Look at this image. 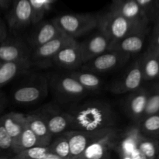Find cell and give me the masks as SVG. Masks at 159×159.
Returning <instances> with one entry per match:
<instances>
[{"mask_svg": "<svg viewBox=\"0 0 159 159\" xmlns=\"http://www.w3.org/2000/svg\"><path fill=\"white\" fill-rule=\"evenodd\" d=\"M66 111L71 116V130L93 131L110 128L114 127L117 120L111 105L99 99L71 103Z\"/></svg>", "mask_w": 159, "mask_h": 159, "instance_id": "6da1fadb", "label": "cell"}, {"mask_svg": "<svg viewBox=\"0 0 159 159\" xmlns=\"http://www.w3.org/2000/svg\"><path fill=\"white\" fill-rule=\"evenodd\" d=\"M98 29L111 40L141 32L143 23L132 21L112 10L98 15Z\"/></svg>", "mask_w": 159, "mask_h": 159, "instance_id": "7a4b0ae2", "label": "cell"}, {"mask_svg": "<svg viewBox=\"0 0 159 159\" xmlns=\"http://www.w3.org/2000/svg\"><path fill=\"white\" fill-rule=\"evenodd\" d=\"M48 85L56 100L62 104L80 102L89 93L68 73L53 74L48 79Z\"/></svg>", "mask_w": 159, "mask_h": 159, "instance_id": "3957f363", "label": "cell"}, {"mask_svg": "<svg viewBox=\"0 0 159 159\" xmlns=\"http://www.w3.org/2000/svg\"><path fill=\"white\" fill-rule=\"evenodd\" d=\"M63 34L76 39L91 32L98 26V15L94 13H72L54 19Z\"/></svg>", "mask_w": 159, "mask_h": 159, "instance_id": "277c9868", "label": "cell"}, {"mask_svg": "<svg viewBox=\"0 0 159 159\" xmlns=\"http://www.w3.org/2000/svg\"><path fill=\"white\" fill-rule=\"evenodd\" d=\"M48 79L41 75H34L28 82L14 90L12 99L18 104L37 103L48 96Z\"/></svg>", "mask_w": 159, "mask_h": 159, "instance_id": "5b68a950", "label": "cell"}, {"mask_svg": "<svg viewBox=\"0 0 159 159\" xmlns=\"http://www.w3.org/2000/svg\"><path fill=\"white\" fill-rule=\"evenodd\" d=\"M130 57V54L122 51H107L84 63L81 69L96 75L111 72L124 66Z\"/></svg>", "mask_w": 159, "mask_h": 159, "instance_id": "8992f818", "label": "cell"}, {"mask_svg": "<svg viewBox=\"0 0 159 159\" xmlns=\"http://www.w3.org/2000/svg\"><path fill=\"white\" fill-rule=\"evenodd\" d=\"M118 130L115 127L102 129L97 136L87 146L80 159H102L110 158L114 152Z\"/></svg>", "mask_w": 159, "mask_h": 159, "instance_id": "52a82bcc", "label": "cell"}, {"mask_svg": "<svg viewBox=\"0 0 159 159\" xmlns=\"http://www.w3.org/2000/svg\"><path fill=\"white\" fill-rule=\"evenodd\" d=\"M34 112L44 120L53 136L71 130V120L69 113L56 104L50 102Z\"/></svg>", "mask_w": 159, "mask_h": 159, "instance_id": "ba28073f", "label": "cell"}, {"mask_svg": "<svg viewBox=\"0 0 159 159\" xmlns=\"http://www.w3.org/2000/svg\"><path fill=\"white\" fill-rule=\"evenodd\" d=\"M140 138L139 132L136 127L129 128L121 133L118 131L114 152L123 159L144 158L138 149Z\"/></svg>", "mask_w": 159, "mask_h": 159, "instance_id": "9c48e42d", "label": "cell"}, {"mask_svg": "<svg viewBox=\"0 0 159 159\" xmlns=\"http://www.w3.org/2000/svg\"><path fill=\"white\" fill-rule=\"evenodd\" d=\"M143 79L141 65L138 61L130 65L111 83L110 92L114 94H125L140 88Z\"/></svg>", "mask_w": 159, "mask_h": 159, "instance_id": "30bf717a", "label": "cell"}, {"mask_svg": "<svg viewBox=\"0 0 159 159\" xmlns=\"http://www.w3.org/2000/svg\"><path fill=\"white\" fill-rule=\"evenodd\" d=\"M10 30L20 31L33 23V10L30 0H12V8L7 15Z\"/></svg>", "mask_w": 159, "mask_h": 159, "instance_id": "8fae6325", "label": "cell"}, {"mask_svg": "<svg viewBox=\"0 0 159 159\" xmlns=\"http://www.w3.org/2000/svg\"><path fill=\"white\" fill-rule=\"evenodd\" d=\"M76 41V39L72 38L65 34L49 40L43 44L34 48L31 53V61L39 64H47L52 61V58L63 47Z\"/></svg>", "mask_w": 159, "mask_h": 159, "instance_id": "7c38bea8", "label": "cell"}, {"mask_svg": "<svg viewBox=\"0 0 159 159\" xmlns=\"http://www.w3.org/2000/svg\"><path fill=\"white\" fill-rule=\"evenodd\" d=\"M31 52L27 45L19 37H6L0 43V61H31Z\"/></svg>", "mask_w": 159, "mask_h": 159, "instance_id": "4fadbf2b", "label": "cell"}, {"mask_svg": "<svg viewBox=\"0 0 159 159\" xmlns=\"http://www.w3.org/2000/svg\"><path fill=\"white\" fill-rule=\"evenodd\" d=\"M51 61L59 68L73 71L81 68L83 65L80 43L76 40L63 47L54 55Z\"/></svg>", "mask_w": 159, "mask_h": 159, "instance_id": "5bb4252c", "label": "cell"}, {"mask_svg": "<svg viewBox=\"0 0 159 159\" xmlns=\"http://www.w3.org/2000/svg\"><path fill=\"white\" fill-rule=\"evenodd\" d=\"M100 130L86 131L82 130H68L64 132L68 139L70 148L69 159H80L87 146L100 132Z\"/></svg>", "mask_w": 159, "mask_h": 159, "instance_id": "9a60e30c", "label": "cell"}, {"mask_svg": "<svg viewBox=\"0 0 159 159\" xmlns=\"http://www.w3.org/2000/svg\"><path fill=\"white\" fill-rule=\"evenodd\" d=\"M110 42V38L99 31L80 43L84 63L108 51Z\"/></svg>", "mask_w": 159, "mask_h": 159, "instance_id": "2e32d148", "label": "cell"}, {"mask_svg": "<svg viewBox=\"0 0 159 159\" xmlns=\"http://www.w3.org/2000/svg\"><path fill=\"white\" fill-rule=\"evenodd\" d=\"M147 97L145 91L138 88L130 92V94L124 99L123 102L124 112L132 120L137 122L144 115Z\"/></svg>", "mask_w": 159, "mask_h": 159, "instance_id": "e0dca14e", "label": "cell"}, {"mask_svg": "<svg viewBox=\"0 0 159 159\" xmlns=\"http://www.w3.org/2000/svg\"><path fill=\"white\" fill-rule=\"evenodd\" d=\"M31 65L30 60L0 62V88L18 76L27 73Z\"/></svg>", "mask_w": 159, "mask_h": 159, "instance_id": "ac0fdd59", "label": "cell"}, {"mask_svg": "<svg viewBox=\"0 0 159 159\" xmlns=\"http://www.w3.org/2000/svg\"><path fill=\"white\" fill-rule=\"evenodd\" d=\"M0 123L12 138L13 144L27 126L26 114L16 112H9L0 116Z\"/></svg>", "mask_w": 159, "mask_h": 159, "instance_id": "d6986e66", "label": "cell"}, {"mask_svg": "<svg viewBox=\"0 0 159 159\" xmlns=\"http://www.w3.org/2000/svg\"><path fill=\"white\" fill-rule=\"evenodd\" d=\"M62 34L63 33L59 29L54 20H52L41 23L32 34L30 42L33 48H35Z\"/></svg>", "mask_w": 159, "mask_h": 159, "instance_id": "ffe728a7", "label": "cell"}, {"mask_svg": "<svg viewBox=\"0 0 159 159\" xmlns=\"http://www.w3.org/2000/svg\"><path fill=\"white\" fill-rule=\"evenodd\" d=\"M144 45L141 32L126 36L119 40L110 42L108 51H119L129 54L138 53L142 49Z\"/></svg>", "mask_w": 159, "mask_h": 159, "instance_id": "44dd1931", "label": "cell"}, {"mask_svg": "<svg viewBox=\"0 0 159 159\" xmlns=\"http://www.w3.org/2000/svg\"><path fill=\"white\" fill-rule=\"evenodd\" d=\"M27 126L37 137L40 146H48L53 138L44 120L35 112L26 114Z\"/></svg>", "mask_w": 159, "mask_h": 159, "instance_id": "7402d4cb", "label": "cell"}, {"mask_svg": "<svg viewBox=\"0 0 159 159\" xmlns=\"http://www.w3.org/2000/svg\"><path fill=\"white\" fill-rule=\"evenodd\" d=\"M110 9L118 12L132 21L142 23L143 10L135 0H124L117 3H112Z\"/></svg>", "mask_w": 159, "mask_h": 159, "instance_id": "603a6c76", "label": "cell"}, {"mask_svg": "<svg viewBox=\"0 0 159 159\" xmlns=\"http://www.w3.org/2000/svg\"><path fill=\"white\" fill-rule=\"evenodd\" d=\"M70 76L74 78L76 81L79 82L84 88L89 92L97 91L100 89L102 86V80L96 74L90 71H84L81 69L73 70L67 72Z\"/></svg>", "mask_w": 159, "mask_h": 159, "instance_id": "cb8c5ba5", "label": "cell"}, {"mask_svg": "<svg viewBox=\"0 0 159 159\" xmlns=\"http://www.w3.org/2000/svg\"><path fill=\"white\" fill-rule=\"evenodd\" d=\"M12 159H61L52 152L48 146H34L23 150L12 157Z\"/></svg>", "mask_w": 159, "mask_h": 159, "instance_id": "d4e9b609", "label": "cell"}, {"mask_svg": "<svg viewBox=\"0 0 159 159\" xmlns=\"http://www.w3.org/2000/svg\"><path fill=\"white\" fill-rule=\"evenodd\" d=\"M34 146H40L39 140L35 134L31 130L28 126H26L22 131L20 138L13 144L14 155L20 153V152Z\"/></svg>", "mask_w": 159, "mask_h": 159, "instance_id": "484cf974", "label": "cell"}, {"mask_svg": "<svg viewBox=\"0 0 159 159\" xmlns=\"http://www.w3.org/2000/svg\"><path fill=\"white\" fill-rule=\"evenodd\" d=\"M48 148L61 159L70 158V148L68 139L64 133L55 135L48 144Z\"/></svg>", "mask_w": 159, "mask_h": 159, "instance_id": "4316f807", "label": "cell"}, {"mask_svg": "<svg viewBox=\"0 0 159 159\" xmlns=\"http://www.w3.org/2000/svg\"><path fill=\"white\" fill-rule=\"evenodd\" d=\"M0 156L4 159L12 158L14 156L13 141L0 123Z\"/></svg>", "mask_w": 159, "mask_h": 159, "instance_id": "83f0119b", "label": "cell"}, {"mask_svg": "<svg viewBox=\"0 0 159 159\" xmlns=\"http://www.w3.org/2000/svg\"><path fill=\"white\" fill-rule=\"evenodd\" d=\"M143 79H152L159 75V62L155 57H148L142 65L140 64Z\"/></svg>", "mask_w": 159, "mask_h": 159, "instance_id": "f1b7e54d", "label": "cell"}, {"mask_svg": "<svg viewBox=\"0 0 159 159\" xmlns=\"http://www.w3.org/2000/svg\"><path fill=\"white\" fill-rule=\"evenodd\" d=\"M141 130L147 133H155L159 130V116L152 114L148 116L141 123Z\"/></svg>", "mask_w": 159, "mask_h": 159, "instance_id": "f546056e", "label": "cell"}, {"mask_svg": "<svg viewBox=\"0 0 159 159\" xmlns=\"http://www.w3.org/2000/svg\"><path fill=\"white\" fill-rule=\"evenodd\" d=\"M138 149L144 158H155L156 155V147L152 141L140 138L138 142Z\"/></svg>", "mask_w": 159, "mask_h": 159, "instance_id": "4dcf8cb0", "label": "cell"}, {"mask_svg": "<svg viewBox=\"0 0 159 159\" xmlns=\"http://www.w3.org/2000/svg\"><path fill=\"white\" fill-rule=\"evenodd\" d=\"M30 2L33 10V23H39L44 15V4L40 0H30Z\"/></svg>", "mask_w": 159, "mask_h": 159, "instance_id": "1f68e13d", "label": "cell"}, {"mask_svg": "<svg viewBox=\"0 0 159 159\" xmlns=\"http://www.w3.org/2000/svg\"><path fill=\"white\" fill-rule=\"evenodd\" d=\"M159 111V93H155L150 96L147 97L144 114L149 115L155 114Z\"/></svg>", "mask_w": 159, "mask_h": 159, "instance_id": "d6a6232c", "label": "cell"}, {"mask_svg": "<svg viewBox=\"0 0 159 159\" xmlns=\"http://www.w3.org/2000/svg\"><path fill=\"white\" fill-rule=\"evenodd\" d=\"M7 37V29L4 21L0 18V43Z\"/></svg>", "mask_w": 159, "mask_h": 159, "instance_id": "836d02e7", "label": "cell"}, {"mask_svg": "<svg viewBox=\"0 0 159 159\" xmlns=\"http://www.w3.org/2000/svg\"><path fill=\"white\" fill-rule=\"evenodd\" d=\"M12 1V0H0V9H4V10L9 9Z\"/></svg>", "mask_w": 159, "mask_h": 159, "instance_id": "e575fe53", "label": "cell"}, {"mask_svg": "<svg viewBox=\"0 0 159 159\" xmlns=\"http://www.w3.org/2000/svg\"><path fill=\"white\" fill-rule=\"evenodd\" d=\"M141 8H145L151 4L154 0H135Z\"/></svg>", "mask_w": 159, "mask_h": 159, "instance_id": "d590c367", "label": "cell"}, {"mask_svg": "<svg viewBox=\"0 0 159 159\" xmlns=\"http://www.w3.org/2000/svg\"><path fill=\"white\" fill-rule=\"evenodd\" d=\"M6 104H7V100H6V96L0 91V107L1 108H5Z\"/></svg>", "mask_w": 159, "mask_h": 159, "instance_id": "8d00e7d4", "label": "cell"}, {"mask_svg": "<svg viewBox=\"0 0 159 159\" xmlns=\"http://www.w3.org/2000/svg\"><path fill=\"white\" fill-rule=\"evenodd\" d=\"M124 1V0H113V2L112 3H117V2H120Z\"/></svg>", "mask_w": 159, "mask_h": 159, "instance_id": "74e56055", "label": "cell"}, {"mask_svg": "<svg viewBox=\"0 0 159 159\" xmlns=\"http://www.w3.org/2000/svg\"><path fill=\"white\" fill-rule=\"evenodd\" d=\"M3 110H4V108H1V107H0V114H1Z\"/></svg>", "mask_w": 159, "mask_h": 159, "instance_id": "f35d334b", "label": "cell"}, {"mask_svg": "<svg viewBox=\"0 0 159 159\" xmlns=\"http://www.w3.org/2000/svg\"><path fill=\"white\" fill-rule=\"evenodd\" d=\"M157 43H158V45H159V35H158V38H157Z\"/></svg>", "mask_w": 159, "mask_h": 159, "instance_id": "ab89813d", "label": "cell"}, {"mask_svg": "<svg viewBox=\"0 0 159 159\" xmlns=\"http://www.w3.org/2000/svg\"><path fill=\"white\" fill-rule=\"evenodd\" d=\"M0 159H4V158H3L2 156H0Z\"/></svg>", "mask_w": 159, "mask_h": 159, "instance_id": "60d3db41", "label": "cell"}, {"mask_svg": "<svg viewBox=\"0 0 159 159\" xmlns=\"http://www.w3.org/2000/svg\"><path fill=\"white\" fill-rule=\"evenodd\" d=\"M0 62H1V61H0Z\"/></svg>", "mask_w": 159, "mask_h": 159, "instance_id": "b9f144b4", "label": "cell"}]
</instances>
